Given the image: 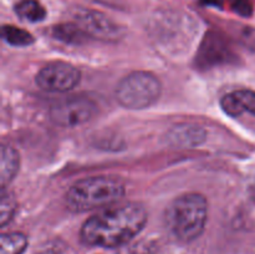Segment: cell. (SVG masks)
I'll list each match as a JSON object with an SVG mask.
<instances>
[{"instance_id": "cell-1", "label": "cell", "mask_w": 255, "mask_h": 254, "mask_svg": "<svg viewBox=\"0 0 255 254\" xmlns=\"http://www.w3.org/2000/svg\"><path fill=\"white\" fill-rule=\"evenodd\" d=\"M147 219L148 214L142 204L125 203L90 217L82 224L80 237L87 246L116 248L139 234Z\"/></svg>"}, {"instance_id": "cell-2", "label": "cell", "mask_w": 255, "mask_h": 254, "mask_svg": "<svg viewBox=\"0 0 255 254\" xmlns=\"http://www.w3.org/2000/svg\"><path fill=\"white\" fill-rule=\"evenodd\" d=\"M169 232L181 242H193L208 221V202L199 193H187L171 202L164 214Z\"/></svg>"}, {"instance_id": "cell-3", "label": "cell", "mask_w": 255, "mask_h": 254, "mask_svg": "<svg viewBox=\"0 0 255 254\" xmlns=\"http://www.w3.org/2000/svg\"><path fill=\"white\" fill-rule=\"evenodd\" d=\"M125 183L117 177H87L70 187L66 204L70 211L82 213L116 203L125 196Z\"/></svg>"}, {"instance_id": "cell-4", "label": "cell", "mask_w": 255, "mask_h": 254, "mask_svg": "<svg viewBox=\"0 0 255 254\" xmlns=\"http://www.w3.org/2000/svg\"><path fill=\"white\" fill-rule=\"evenodd\" d=\"M162 92L158 77L148 71H134L125 76L116 87V100L129 110H143L156 104Z\"/></svg>"}, {"instance_id": "cell-5", "label": "cell", "mask_w": 255, "mask_h": 254, "mask_svg": "<svg viewBox=\"0 0 255 254\" xmlns=\"http://www.w3.org/2000/svg\"><path fill=\"white\" fill-rule=\"evenodd\" d=\"M74 17L75 22L89 37L104 41H116L125 35L124 26L97 10L80 7L75 11Z\"/></svg>"}, {"instance_id": "cell-6", "label": "cell", "mask_w": 255, "mask_h": 254, "mask_svg": "<svg viewBox=\"0 0 255 254\" xmlns=\"http://www.w3.org/2000/svg\"><path fill=\"white\" fill-rule=\"evenodd\" d=\"M97 114V105L86 97H74L55 104L50 119L61 127H76L86 124Z\"/></svg>"}, {"instance_id": "cell-7", "label": "cell", "mask_w": 255, "mask_h": 254, "mask_svg": "<svg viewBox=\"0 0 255 254\" xmlns=\"http://www.w3.org/2000/svg\"><path fill=\"white\" fill-rule=\"evenodd\" d=\"M81 80V74L74 65L55 61L45 65L37 72L35 81L40 89L47 92H66L74 89Z\"/></svg>"}, {"instance_id": "cell-8", "label": "cell", "mask_w": 255, "mask_h": 254, "mask_svg": "<svg viewBox=\"0 0 255 254\" xmlns=\"http://www.w3.org/2000/svg\"><path fill=\"white\" fill-rule=\"evenodd\" d=\"M207 139V131L199 125L181 124L171 128L167 133L169 144L179 148H194Z\"/></svg>"}, {"instance_id": "cell-9", "label": "cell", "mask_w": 255, "mask_h": 254, "mask_svg": "<svg viewBox=\"0 0 255 254\" xmlns=\"http://www.w3.org/2000/svg\"><path fill=\"white\" fill-rule=\"evenodd\" d=\"M221 106L231 117H239L244 112H249L255 116V91L242 89L229 92L222 97Z\"/></svg>"}, {"instance_id": "cell-10", "label": "cell", "mask_w": 255, "mask_h": 254, "mask_svg": "<svg viewBox=\"0 0 255 254\" xmlns=\"http://www.w3.org/2000/svg\"><path fill=\"white\" fill-rule=\"evenodd\" d=\"M20 168V154L16 149L2 144L0 149V186L6 188L7 184L16 177Z\"/></svg>"}, {"instance_id": "cell-11", "label": "cell", "mask_w": 255, "mask_h": 254, "mask_svg": "<svg viewBox=\"0 0 255 254\" xmlns=\"http://www.w3.org/2000/svg\"><path fill=\"white\" fill-rule=\"evenodd\" d=\"M14 9L17 16L27 22H39L46 17V10L37 0H20Z\"/></svg>"}, {"instance_id": "cell-12", "label": "cell", "mask_w": 255, "mask_h": 254, "mask_svg": "<svg viewBox=\"0 0 255 254\" xmlns=\"http://www.w3.org/2000/svg\"><path fill=\"white\" fill-rule=\"evenodd\" d=\"M52 35L55 39L66 42V44H82L89 37L76 22L56 25L52 29Z\"/></svg>"}, {"instance_id": "cell-13", "label": "cell", "mask_w": 255, "mask_h": 254, "mask_svg": "<svg viewBox=\"0 0 255 254\" xmlns=\"http://www.w3.org/2000/svg\"><path fill=\"white\" fill-rule=\"evenodd\" d=\"M26 247V236L20 232L4 233L0 237V254H22Z\"/></svg>"}, {"instance_id": "cell-14", "label": "cell", "mask_w": 255, "mask_h": 254, "mask_svg": "<svg viewBox=\"0 0 255 254\" xmlns=\"http://www.w3.org/2000/svg\"><path fill=\"white\" fill-rule=\"evenodd\" d=\"M2 39L12 46H29L34 42V36L29 31L14 25H4L1 29Z\"/></svg>"}, {"instance_id": "cell-15", "label": "cell", "mask_w": 255, "mask_h": 254, "mask_svg": "<svg viewBox=\"0 0 255 254\" xmlns=\"http://www.w3.org/2000/svg\"><path fill=\"white\" fill-rule=\"evenodd\" d=\"M1 198H0V226L5 227L14 216L16 211V201L14 196L6 188H1Z\"/></svg>"}, {"instance_id": "cell-16", "label": "cell", "mask_w": 255, "mask_h": 254, "mask_svg": "<svg viewBox=\"0 0 255 254\" xmlns=\"http://www.w3.org/2000/svg\"><path fill=\"white\" fill-rule=\"evenodd\" d=\"M231 6L241 16H251L253 14V4L251 0H231Z\"/></svg>"}, {"instance_id": "cell-17", "label": "cell", "mask_w": 255, "mask_h": 254, "mask_svg": "<svg viewBox=\"0 0 255 254\" xmlns=\"http://www.w3.org/2000/svg\"><path fill=\"white\" fill-rule=\"evenodd\" d=\"M202 2L206 5H214V6H222L223 0H202Z\"/></svg>"}, {"instance_id": "cell-18", "label": "cell", "mask_w": 255, "mask_h": 254, "mask_svg": "<svg viewBox=\"0 0 255 254\" xmlns=\"http://www.w3.org/2000/svg\"><path fill=\"white\" fill-rule=\"evenodd\" d=\"M95 1H97V2H104V4H109V2L111 1V0H95Z\"/></svg>"}]
</instances>
